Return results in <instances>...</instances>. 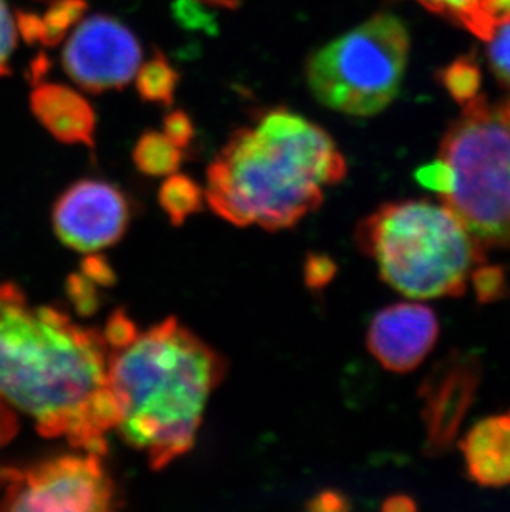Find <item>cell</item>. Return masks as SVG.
Masks as SVG:
<instances>
[{
	"label": "cell",
	"mask_w": 510,
	"mask_h": 512,
	"mask_svg": "<svg viewBox=\"0 0 510 512\" xmlns=\"http://www.w3.org/2000/svg\"><path fill=\"white\" fill-rule=\"evenodd\" d=\"M30 108L53 138L67 145L95 146L97 116L92 105L73 88L39 83L30 93Z\"/></svg>",
	"instance_id": "12"
},
{
	"label": "cell",
	"mask_w": 510,
	"mask_h": 512,
	"mask_svg": "<svg viewBox=\"0 0 510 512\" xmlns=\"http://www.w3.org/2000/svg\"><path fill=\"white\" fill-rule=\"evenodd\" d=\"M203 2H207V4L217 5V7H226V9H234L239 5L241 0H203Z\"/></svg>",
	"instance_id": "31"
},
{
	"label": "cell",
	"mask_w": 510,
	"mask_h": 512,
	"mask_svg": "<svg viewBox=\"0 0 510 512\" xmlns=\"http://www.w3.org/2000/svg\"><path fill=\"white\" fill-rule=\"evenodd\" d=\"M347 176L327 131L284 108L232 133L207 168L204 196L229 223L282 231L323 203L325 188Z\"/></svg>",
	"instance_id": "2"
},
{
	"label": "cell",
	"mask_w": 510,
	"mask_h": 512,
	"mask_svg": "<svg viewBox=\"0 0 510 512\" xmlns=\"http://www.w3.org/2000/svg\"><path fill=\"white\" fill-rule=\"evenodd\" d=\"M17 22L7 0H0V78L10 73V57L17 45Z\"/></svg>",
	"instance_id": "22"
},
{
	"label": "cell",
	"mask_w": 510,
	"mask_h": 512,
	"mask_svg": "<svg viewBox=\"0 0 510 512\" xmlns=\"http://www.w3.org/2000/svg\"><path fill=\"white\" fill-rule=\"evenodd\" d=\"M438 160L449 188L441 196L484 249H510V102L474 95L443 136Z\"/></svg>",
	"instance_id": "5"
},
{
	"label": "cell",
	"mask_w": 510,
	"mask_h": 512,
	"mask_svg": "<svg viewBox=\"0 0 510 512\" xmlns=\"http://www.w3.org/2000/svg\"><path fill=\"white\" fill-rule=\"evenodd\" d=\"M312 509L317 511H345L348 508L347 499L337 491H327L322 493L317 499H313Z\"/></svg>",
	"instance_id": "29"
},
{
	"label": "cell",
	"mask_w": 510,
	"mask_h": 512,
	"mask_svg": "<svg viewBox=\"0 0 510 512\" xmlns=\"http://www.w3.org/2000/svg\"><path fill=\"white\" fill-rule=\"evenodd\" d=\"M164 135L173 141L181 150L188 148L193 141L194 125L191 118L184 112L169 113L164 120Z\"/></svg>",
	"instance_id": "24"
},
{
	"label": "cell",
	"mask_w": 510,
	"mask_h": 512,
	"mask_svg": "<svg viewBox=\"0 0 510 512\" xmlns=\"http://www.w3.org/2000/svg\"><path fill=\"white\" fill-rule=\"evenodd\" d=\"M481 380V358L477 353L461 350H453L438 360L424 377L418 397L423 401L424 455L428 458H438L451 450L462 421L476 400Z\"/></svg>",
	"instance_id": "9"
},
{
	"label": "cell",
	"mask_w": 510,
	"mask_h": 512,
	"mask_svg": "<svg viewBox=\"0 0 510 512\" xmlns=\"http://www.w3.org/2000/svg\"><path fill=\"white\" fill-rule=\"evenodd\" d=\"M426 9L479 39L489 40L510 20V0H419Z\"/></svg>",
	"instance_id": "14"
},
{
	"label": "cell",
	"mask_w": 510,
	"mask_h": 512,
	"mask_svg": "<svg viewBox=\"0 0 510 512\" xmlns=\"http://www.w3.org/2000/svg\"><path fill=\"white\" fill-rule=\"evenodd\" d=\"M381 509L386 512H411L418 509V504L408 494H393L385 499Z\"/></svg>",
	"instance_id": "30"
},
{
	"label": "cell",
	"mask_w": 510,
	"mask_h": 512,
	"mask_svg": "<svg viewBox=\"0 0 510 512\" xmlns=\"http://www.w3.org/2000/svg\"><path fill=\"white\" fill-rule=\"evenodd\" d=\"M17 435V416L7 403L0 400V448Z\"/></svg>",
	"instance_id": "28"
},
{
	"label": "cell",
	"mask_w": 510,
	"mask_h": 512,
	"mask_svg": "<svg viewBox=\"0 0 510 512\" xmlns=\"http://www.w3.org/2000/svg\"><path fill=\"white\" fill-rule=\"evenodd\" d=\"M52 219L55 234L65 246L93 256L125 236L130 204L113 184L82 179L57 199Z\"/></svg>",
	"instance_id": "10"
},
{
	"label": "cell",
	"mask_w": 510,
	"mask_h": 512,
	"mask_svg": "<svg viewBox=\"0 0 510 512\" xmlns=\"http://www.w3.org/2000/svg\"><path fill=\"white\" fill-rule=\"evenodd\" d=\"M226 372L221 353L174 317L138 330L108 358L115 430L151 468H166L193 448Z\"/></svg>",
	"instance_id": "3"
},
{
	"label": "cell",
	"mask_w": 510,
	"mask_h": 512,
	"mask_svg": "<svg viewBox=\"0 0 510 512\" xmlns=\"http://www.w3.org/2000/svg\"><path fill=\"white\" fill-rule=\"evenodd\" d=\"M62 63L78 87L92 93L123 88L141 63L135 34L110 15H92L73 30L63 49Z\"/></svg>",
	"instance_id": "8"
},
{
	"label": "cell",
	"mask_w": 510,
	"mask_h": 512,
	"mask_svg": "<svg viewBox=\"0 0 510 512\" xmlns=\"http://www.w3.org/2000/svg\"><path fill=\"white\" fill-rule=\"evenodd\" d=\"M337 266L332 257L323 254H310L305 264V281L310 289H323L333 281Z\"/></svg>",
	"instance_id": "23"
},
{
	"label": "cell",
	"mask_w": 510,
	"mask_h": 512,
	"mask_svg": "<svg viewBox=\"0 0 510 512\" xmlns=\"http://www.w3.org/2000/svg\"><path fill=\"white\" fill-rule=\"evenodd\" d=\"M136 332H138V329H136L135 322L128 315L116 312V314L111 315L108 324H106L105 332H102V334L106 343H108V348L111 350V348L121 347L126 342H130L135 337Z\"/></svg>",
	"instance_id": "25"
},
{
	"label": "cell",
	"mask_w": 510,
	"mask_h": 512,
	"mask_svg": "<svg viewBox=\"0 0 510 512\" xmlns=\"http://www.w3.org/2000/svg\"><path fill=\"white\" fill-rule=\"evenodd\" d=\"M85 9V0H53L44 14L20 12L17 15V29L29 42L53 47L62 42L75 22L82 20Z\"/></svg>",
	"instance_id": "15"
},
{
	"label": "cell",
	"mask_w": 510,
	"mask_h": 512,
	"mask_svg": "<svg viewBox=\"0 0 510 512\" xmlns=\"http://www.w3.org/2000/svg\"><path fill=\"white\" fill-rule=\"evenodd\" d=\"M489 45L492 72L496 73L499 82L510 88V20L492 35Z\"/></svg>",
	"instance_id": "21"
},
{
	"label": "cell",
	"mask_w": 510,
	"mask_h": 512,
	"mask_svg": "<svg viewBox=\"0 0 510 512\" xmlns=\"http://www.w3.org/2000/svg\"><path fill=\"white\" fill-rule=\"evenodd\" d=\"M102 332L57 307L30 304L19 285L0 284V400L34 420L45 438L106 455L116 405Z\"/></svg>",
	"instance_id": "1"
},
{
	"label": "cell",
	"mask_w": 510,
	"mask_h": 512,
	"mask_svg": "<svg viewBox=\"0 0 510 512\" xmlns=\"http://www.w3.org/2000/svg\"><path fill=\"white\" fill-rule=\"evenodd\" d=\"M133 160L141 173L148 176H169L179 170L183 161V150L174 145L164 133L148 131L136 143Z\"/></svg>",
	"instance_id": "17"
},
{
	"label": "cell",
	"mask_w": 510,
	"mask_h": 512,
	"mask_svg": "<svg viewBox=\"0 0 510 512\" xmlns=\"http://www.w3.org/2000/svg\"><path fill=\"white\" fill-rule=\"evenodd\" d=\"M474 294L479 304H494L509 295V279L506 267L481 262L469 276Z\"/></svg>",
	"instance_id": "19"
},
{
	"label": "cell",
	"mask_w": 510,
	"mask_h": 512,
	"mask_svg": "<svg viewBox=\"0 0 510 512\" xmlns=\"http://www.w3.org/2000/svg\"><path fill=\"white\" fill-rule=\"evenodd\" d=\"M416 179L421 186L426 189H431L434 193H438L439 196H443L449 188V176L446 171V166L436 158L433 163L429 165L421 166L416 171Z\"/></svg>",
	"instance_id": "26"
},
{
	"label": "cell",
	"mask_w": 510,
	"mask_h": 512,
	"mask_svg": "<svg viewBox=\"0 0 510 512\" xmlns=\"http://www.w3.org/2000/svg\"><path fill=\"white\" fill-rule=\"evenodd\" d=\"M206 196L201 184L184 174H169L159 189V204L174 226L188 221L203 208Z\"/></svg>",
	"instance_id": "16"
},
{
	"label": "cell",
	"mask_w": 510,
	"mask_h": 512,
	"mask_svg": "<svg viewBox=\"0 0 510 512\" xmlns=\"http://www.w3.org/2000/svg\"><path fill=\"white\" fill-rule=\"evenodd\" d=\"M97 282L85 281L82 276H72L68 279V294L72 297L73 304L77 305L80 312L95 309L97 305Z\"/></svg>",
	"instance_id": "27"
},
{
	"label": "cell",
	"mask_w": 510,
	"mask_h": 512,
	"mask_svg": "<svg viewBox=\"0 0 510 512\" xmlns=\"http://www.w3.org/2000/svg\"><path fill=\"white\" fill-rule=\"evenodd\" d=\"M472 483L482 488L510 486V410L472 425L459 441Z\"/></svg>",
	"instance_id": "13"
},
{
	"label": "cell",
	"mask_w": 510,
	"mask_h": 512,
	"mask_svg": "<svg viewBox=\"0 0 510 512\" xmlns=\"http://www.w3.org/2000/svg\"><path fill=\"white\" fill-rule=\"evenodd\" d=\"M408 54L406 25L396 15L378 14L312 55L308 87L332 110L376 115L398 97Z\"/></svg>",
	"instance_id": "6"
},
{
	"label": "cell",
	"mask_w": 510,
	"mask_h": 512,
	"mask_svg": "<svg viewBox=\"0 0 510 512\" xmlns=\"http://www.w3.org/2000/svg\"><path fill=\"white\" fill-rule=\"evenodd\" d=\"M439 322L428 305L400 302L373 317L366 347L381 367L395 373L413 372L438 342Z\"/></svg>",
	"instance_id": "11"
},
{
	"label": "cell",
	"mask_w": 510,
	"mask_h": 512,
	"mask_svg": "<svg viewBox=\"0 0 510 512\" xmlns=\"http://www.w3.org/2000/svg\"><path fill=\"white\" fill-rule=\"evenodd\" d=\"M355 239L381 281L409 299L461 297L487 259L451 209L424 199L381 204L358 223Z\"/></svg>",
	"instance_id": "4"
},
{
	"label": "cell",
	"mask_w": 510,
	"mask_h": 512,
	"mask_svg": "<svg viewBox=\"0 0 510 512\" xmlns=\"http://www.w3.org/2000/svg\"><path fill=\"white\" fill-rule=\"evenodd\" d=\"M444 83L459 103L466 102L477 93L479 73L471 63H454L448 68V72L444 73Z\"/></svg>",
	"instance_id": "20"
},
{
	"label": "cell",
	"mask_w": 510,
	"mask_h": 512,
	"mask_svg": "<svg viewBox=\"0 0 510 512\" xmlns=\"http://www.w3.org/2000/svg\"><path fill=\"white\" fill-rule=\"evenodd\" d=\"M0 511L106 512L121 496L102 456L83 451L32 464L0 469Z\"/></svg>",
	"instance_id": "7"
},
{
	"label": "cell",
	"mask_w": 510,
	"mask_h": 512,
	"mask_svg": "<svg viewBox=\"0 0 510 512\" xmlns=\"http://www.w3.org/2000/svg\"><path fill=\"white\" fill-rule=\"evenodd\" d=\"M136 73V88L143 100L166 107L173 103L179 75L164 54L154 52L153 57Z\"/></svg>",
	"instance_id": "18"
}]
</instances>
